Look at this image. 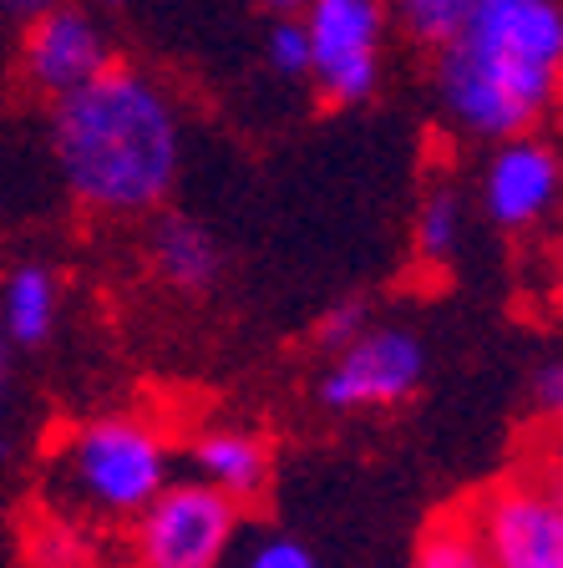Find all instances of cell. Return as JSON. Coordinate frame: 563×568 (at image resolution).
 Segmentation results:
<instances>
[{"mask_svg":"<svg viewBox=\"0 0 563 568\" xmlns=\"http://www.w3.org/2000/svg\"><path fill=\"white\" fill-rule=\"evenodd\" d=\"M178 97L142 67H112L51 102V163L87 219H153L183 178Z\"/></svg>","mask_w":563,"mask_h":568,"instance_id":"1","label":"cell"},{"mask_svg":"<svg viewBox=\"0 0 563 568\" xmlns=\"http://www.w3.org/2000/svg\"><path fill=\"white\" fill-rule=\"evenodd\" d=\"M432 97L472 142L533 132L563 102V0H477L432 47Z\"/></svg>","mask_w":563,"mask_h":568,"instance_id":"2","label":"cell"},{"mask_svg":"<svg viewBox=\"0 0 563 568\" xmlns=\"http://www.w3.org/2000/svg\"><path fill=\"white\" fill-rule=\"evenodd\" d=\"M51 508L92 528H128L178 477V447L153 416L102 412L61 432L51 447Z\"/></svg>","mask_w":563,"mask_h":568,"instance_id":"3","label":"cell"},{"mask_svg":"<svg viewBox=\"0 0 563 568\" xmlns=\"http://www.w3.org/2000/svg\"><path fill=\"white\" fill-rule=\"evenodd\" d=\"M122 532H128V568H229L244 538V508L183 473Z\"/></svg>","mask_w":563,"mask_h":568,"instance_id":"4","label":"cell"},{"mask_svg":"<svg viewBox=\"0 0 563 568\" xmlns=\"http://www.w3.org/2000/svg\"><path fill=\"white\" fill-rule=\"evenodd\" d=\"M294 16L310 41L305 82L320 92V102L335 112L371 102L386 77V0H305Z\"/></svg>","mask_w":563,"mask_h":568,"instance_id":"5","label":"cell"},{"mask_svg":"<svg viewBox=\"0 0 563 568\" xmlns=\"http://www.w3.org/2000/svg\"><path fill=\"white\" fill-rule=\"evenodd\" d=\"M426 341L422 331L396 320H371L361 335L325 355V371L315 381V402L330 416H365L406 406L426 381Z\"/></svg>","mask_w":563,"mask_h":568,"instance_id":"6","label":"cell"},{"mask_svg":"<svg viewBox=\"0 0 563 568\" xmlns=\"http://www.w3.org/2000/svg\"><path fill=\"white\" fill-rule=\"evenodd\" d=\"M493 568H563V462H517L472 503Z\"/></svg>","mask_w":563,"mask_h":568,"instance_id":"7","label":"cell"},{"mask_svg":"<svg viewBox=\"0 0 563 568\" xmlns=\"http://www.w3.org/2000/svg\"><path fill=\"white\" fill-rule=\"evenodd\" d=\"M112 36L102 16L82 0H57L47 11L21 21V47H16V77L36 102H61L67 92L87 87L112 67Z\"/></svg>","mask_w":563,"mask_h":568,"instance_id":"8","label":"cell"},{"mask_svg":"<svg viewBox=\"0 0 563 568\" xmlns=\"http://www.w3.org/2000/svg\"><path fill=\"white\" fill-rule=\"evenodd\" d=\"M563 199V158L543 138L487 142V158L477 168V213L503 234H529L559 209Z\"/></svg>","mask_w":563,"mask_h":568,"instance_id":"9","label":"cell"},{"mask_svg":"<svg viewBox=\"0 0 563 568\" xmlns=\"http://www.w3.org/2000/svg\"><path fill=\"white\" fill-rule=\"evenodd\" d=\"M178 462H183L188 477L219 487L223 497H234L239 508H254L274 483V447L259 432L229 426V422H213L203 432H193L178 447Z\"/></svg>","mask_w":563,"mask_h":568,"instance_id":"10","label":"cell"},{"mask_svg":"<svg viewBox=\"0 0 563 568\" xmlns=\"http://www.w3.org/2000/svg\"><path fill=\"white\" fill-rule=\"evenodd\" d=\"M142 254H148L153 280L163 284V290H173V295H183V300L213 295L219 280H223L219 234H213L209 224H199V219H188V213L158 209L153 224H148V244H142Z\"/></svg>","mask_w":563,"mask_h":568,"instance_id":"11","label":"cell"},{"mask_svg":"<svg viewBox=\"0 0 563 568\" xmlns=\"http://www.w3.org/2000/svg\"><path fill=\"white\" fill-rule=\"evenodd\" d=\"M61 315H67V284L51 264L21 260L0 274V331L21 351H47L61 335Z\"/></svg>","mask_w":563,"mask_h":568,"instance_id":"12","label":"cell"},{"mask_svg":"<svg viewBox=\"0 0 563 568\" xmlns=\"http://www.w3.org/2000/svg\"><path fill=\"white\" fill-rule=\"evenodd\" d=\"M468 224H472V203L458 183H426L416 213H411V254L422 270H452L462 260V244H468Z\"/></svg>","mask_w":563,"mask_h":568,"instance_id":"13","label":"cell"},{"mask_svg":"<svg viewBox=\"0 0 563 568\" xmlns=\"http://www.w3.org/2000/svg\"><path fill=\"white\" fill-rule=\"evenodd\" d=\"M406 568H493L487 564V548H482L477 523H472V508L436 513L422 528L416 548H411Z\"/></svg>","mask_w":563,"mask_h":568,"instance_id":"14","label":"cell"},{"mask_svg":"<svg viewBox=\"0 0 563 568\" xmlns=\"http://www.w3.org/2000/svg\"><path fill=\"white\" fill-rule=\"evenodd\" d=\"M97 532H102V528H92V523L51 508L47 523H36V528H31L26 548H31V564L36 568H92Z\"/></svg>","mask_w":563,"mask_h":568,"instance_id":"15","label":"cell"},{"mask_svg":"<svg viewBox=\"0 0 563 568\" xmlns=\"http://www.w3.org/2000/svg\"><path fill=\"white\" fill-rule=\"evenodd\" d=\"M472 6H477V0H386L391 26H401V31L426 51L442 47L446 36L458 31V26L468 21Z\"/></svg>","mask_w":563,"mask_h":568,"instance_id":"16","label":"cell"},{"mask_svg":"<svg viewBox=\"0 0 563 568\" xmlns=\"http://www.w3.org/2000/svg\"><path fill=\"white\" fill-rule=\"evenodd\" d=\"M229 568H325V564H320L315 548H310L305 538H294V532H259L254 544L239 538Z\"/></svg>","mask_w":563,"mask_h":568,"instance_id":"17","label":"cell"},{"mask_svg":"<svg viewBox=\"0 0 563 568\" xmlns=\"http://www.w3.org/2000/svg\"><path fill=\"white\" fill-rule=\"evenodd\" d=\"M264 61H270V71L284 77V82H305L310 77V41L294 11H280L274 26L264 31Z\"/></svg>","mask_w":563,"mask_h":568,"instance_id":"18","label":"cell"},{"mask_svg":"<svg viewBox=\"0 0 563 568\" xmlns=\"http://www.w3.org/2000/svg\"><path fill=\"white\" fill-rule=\"evenodd\" d=\"M371 305H365V300H335V305H330L325 310V315H320L315 320V345H320V351H335V345H345V341H351V335H361L365 331V325H371Z\"/></svg>","mask_w":563,"mask_h":568,"instance_id":"19","label":"cell"},{"mask_svg":"<svg viewBox=\"0 0 563 568\" xmlns=\"http://www.w3.org/2000/svg\"><path fill=\"white\" fill-rule=\"evenodd\" d=\"M533 406H539L549 422L563 426V361H549V366L533 376Z\"/></svg>","mask_w":563,"mask_h":568,"instance_id":"20","label":"cell"},{"mask_svg":"<svg viewBox=\"0 0 563 568\" xmlns=\"http://www.w3.org/2000/svg\"><path fill=\"white\" fill-rule=\"evenodd\" d=\"M11 386H16V345L0 331V426L11 416Z\"/></svg>","mask_w":563,"mask_h":568,"instance_id":"21","label":"cell"},{"mask_svg":"<svg viewBox=\"0 0 563 568\" xmlns=\"http://www.w3.org/2000/svg\"><path fill=\"white\" fill-rule=\"evenodd\" d=\"M47 6H57V0H0V16H11V21H26V16L47 11Z\"/></svg>","mask_w":563,"mask_h":568,"instance_id":"22","label":"cell"},{"mask_svg":"<svg viewBox=\"0 0 563 568\" xmlns=\"http://www.w3.org/2000/svg\"><path fill=\"white\" fill-rule=\"evenodd\" d=\"M259 6H270V11H300L305 0H259Z\"/></svg>","mask_w":563,"mask_h":568,"instance_id":"23","label":"cell"},{"mask_svg":"<svg viewBox=\"0 0 563 568\" xmlns=\"http://www.w3.org/2000/svg\"><path fill=\"white\" fill-rule=\"evenodd\" d=\"M102 6H112V0H102Z\"/></svg>","mask_w":563,"mask_h":568,"instance_id":"24","label":"cell"}]
</instances>
